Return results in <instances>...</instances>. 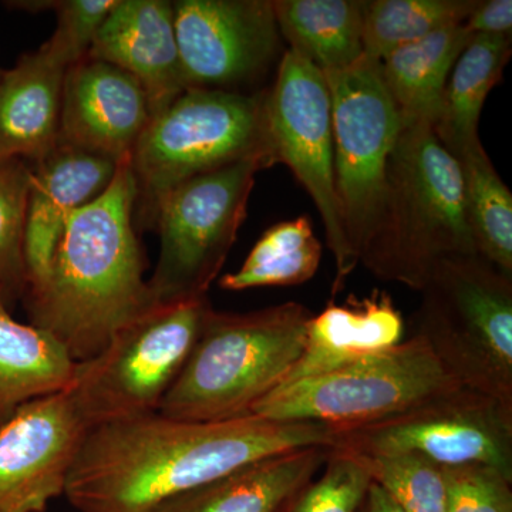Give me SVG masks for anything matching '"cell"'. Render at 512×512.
Listing matches in <instances>:
<instances>
[{
	"label": "cell",
	"mask_w": 512,
	"mask_h": 512,
	"mask_svg": "<svg viewBox=\"0 0 512 512\" xmlns=\"http://www.w3.org/2000/svg\"><path fill=\"white\" fill-rule=\"evenodd\" d=\"M333 448L417 453L441 467L485 464L512 480V409L457 386L390 419L340 431Z\"/></svg>",
	"instance_id": "obj_12"
},
{
	"label": "cell",
	"mask_w": 512,
	"mask_h": 512,
	"mask_svg": "<svg viewBox=\"0 0 512 512\" xmlns=\"http://www.w3.org/2000/svg\"><path fill=\"white\" fill-rule=\"evenodd\" d=\"M271 165L266 157L247 158L191 178L158 201L151 224L160 254L148 281L157 305L207 296L247 217L256 174Z\"/></svg>",
	"instance_id": "obj_9"
},
{
	"label": "cell",
	"mask_w": 512,
	"mask_h": 512,
	"mask_svg": "<svg viewBox=\"0 0 512 512\" xmlns=\"http://www.w3.org/2000/svg\"><path fill=\"white\" fill-rule=\"evenodd\" d=\"M322 242L306 215L278 222L256 241L238 271L221 276L225 291L295 286L311 281L322 261Z\"/></svg>",
	"instance_id": "obj_26"
},
{
	"label": "cell",
	"mask_w": 512,
	"mask_h": 512,
	"mask_svg": "<svg viewBox=\"0 0 512 512\" xmlns=\"http://www.w3.org/2000/svg\"><path fill=\"white\" fill-rule=\"evenodd\" d=\"M136 201L127 157L109 187L67 221L45 279L25 293L32 325L62 343L74 362L97 355L157 305L144 278Z\"/></svg>",
	"instance_id": "obj_2"
},
{
	"label": "cell",
	"mask_w": 512,
	"mask_h": 512,
	"mask_svg": "<svg viewBox=\"0 0 512 512\" xmlns=\"http://www.w3.org/2000/svg\"><path fill=\"white\" fill-rule=\"evenodd\" d=\"M478 0H372L363 19V55L377 62L448 26L463 25Z\"/></svg>",
	"instance_id": "obj_27"
},
{
	"label": "cell",
	"mask_w": 512,
	"mask_h": 512,
	"mask_svg": "<svg viewBox=\"0 0 512 512\" xmlns=\"http://www.w3.org/2000/svg\"><path fill=\"white\" fill-rule=\"evenodd\" d=\"M306 447L261 458L178 495L153 512H286L329 456Z\"/></svg>",
	"instance_id": "obj_20"
},
{
	"label": "cell",
	"mask_w": 512,
	"mask_h": 512,
	"mask_svg": "<svg viewBox=\"0 0 512 512\" xmlns=\"http://www.w3.org/2000/svg\"><path fill=\"white\" fill-rule=\"evenodd\" d=\"M457 386L424 339L413 335L339 369L281 384L251 414L346 431L390 419Z\"/></svg>",
	"instance_id": "obj_8"
},
{
	"label": "cell",
	"mask_w": 512,
	"mask_h": 512,
	"mask_svg": "<svg viewBox=\"0 0 512 512\" xmlns=\"http://www.w3.org/2000/svg\"><path fill=\"white\" fill-rule=\"evenodd\" d=\"M211 308L207 296L161 303L76 362L66 392L89 430L158 413Z\"/></svg>",
	"instance_id": "obj_7"
},
{
	"label": "cell",
	"mask_w": 512,
	"mask_h": 512,
	"mask_svg": "<svg viewBox=\"0 0 512 512\" xmlns=\"http://www.w3.org/2000/svg\"><path fill=\"white\" fill-rule=\"evenodd\" d=\"M150 120L146 92L119 67L86 55L67 69L57 143L119 164Z\"/></svg>",
	"instance_id": "obj_15"
},
{
	"label": "cell",
	"mask_w": 512,
	"mask_h": 512,
	"mask_svg": "<svg viewBox=\"0 0 512 512\" xmlns=\"http://www.w3.org/2000/svg\"><path fill=\"white\" fill-rule=\"evenodd\" d=\"M3 73H5V70L0 69V79H2Z\"/></svg>",
	"instance_id": "obj_35"
},
{
	"label": "cell",
	"mask_w": 512,
	"mask_h": 512,
	"mask_svg": "<svg viewBox=\"0 0 512 512\" xmlns=\"http://www.w3.org/2000/svg\"><path fill=\"white\" fill-rule=\"evenodd\" d=\"M323 76L332 104L336 198L346 242L359 265L382 222L387 171L402 119L377 60L363 55Z\"/></svg>",
	"instance_id": "obj_10"
},
{
	"label": "cell",
	"mask_w": 512,
	"mask_h": 512,
	"mask_svg": "<svg viewBox=\"0 0 512 512\" xmlns=\"http://www.w3.org/2000/svg\"><path fill=\"white\" fill-rule=\"evenodd\" d=\"M511 45V36L473 35L454 64L433 127L440 143L454 157L477 140L481 111L503 77Z\"/></svg>",
	"instance_id": "obj_24"
},
{
	"label": "cell",
	"mask_w": 512,
	"mask_h": 512,
	"mask_svg": "<svg viewBox=\"0 0 512 512\" xmlns=\"http://www.w3.org/2000/svg\"><path fill=\"white\" fill-rule=\"evenodd\" d=\"M0 296H2V293H0Z\"/></svg>",
	"instance_id": "obj_36"
},
{
	"label": "cell",
	"mask_w": 512,
	"mask_h": 512,
	"mask_svg": "<svg viewBox=\"0 0 512 512\" xmlns=\"http://www.w3.org/2000/svg\"><path fill=\"white\" fill-rule=\"evenodd\" d=\"M446 512H512V480L485 464L443 467Z\"/></svg>",
	"instance_id": "obj_31"
},
{
	"label": "cell",
	"mask_w": 512,
	"mask_h": 512,
	"mask_svg": "<svg viewBox=\"0 0 512 512\" xmlns=\"http://www.w3.org/2000/svg\"><path fill=\"white\" fill-rule=\"evenodd\" d=\"M463 25L448 26L394 50L380 60V73L403 126L434 127L451 70L471 39Z\"/></svg>",
	"instance_id": "obj_21"
},
{
	"label": "cell",
	"mask_w": 512,
	"mask_h": 512,
	"mask_svg": "<svg viewBox=\"0 0 512 512\" xmlns=\"http://www.w3.org/2000/svg\"><path fill=\"white\" fill-rule=\"evenodd\" d=\"M464 28L470 35L511 36V0H478Z\"/></svg>",
	"instance_id": "obj_33"
},
{
	"label": "cell",
	"mask_w": 512,
	"mask_h": 512,
	"mask_svg": "<svg viewBox=\"0 0 512 512\" xmlns=\"http://www.w3.org/2000/svg\"><path fill=\"white\" fill-rule=\"evenodd\" d=\"M322 476L299 493L286 512H357L372 478L359 458L340 448H330Z\"/></svg>",
	"instance_id": "obj_30"
},
{
	"label": "cell",
	"mask_w": 512,
	"mask_h": 512,
	"mask_svg": "<svg viewBox=\"0 0 512 512\" xmlns=\"http://www.w3.org/2000/svg\"><path fill=\"white\" fill-rule=\"evenodd\" d=\"M473 254L457 158L429 124H402L387 171L382 222L360 264L383 281L420 292L440 261Z\"/></svg>",
	"instance_id": "obj_4"
},
{
	"label": "cell",
	"mask_w": 512,
	"mask_h": 512,
	"mask_svg": "<svg viewBox=\"0 0 512 512\" xmlns=\"http://www.w3.org/2000/svg\"><path fill=\"white\" fill-rule=\"evenodd\" d=\"M89 431L66 390L20 407L0 427V512H45L64 495Z\"/></svg>",
	"instance_id": "obj_14"
},
{
	"label": "cell",
	"mask_w": 512,
	"mask_h": 512,
	"mask_svg": "<svg viewBox=\"0 0 512 512\" xmlns=\"http://www.w3.org/2000/svg\"><path fill=\"white\" fill-rule=\"evenodd\" d=\"M87 55L136 79L151 117L187 90L175 36L173 2L119 0L94 36Z\"/></svg>",
	"instance_id": "obj_16"
},
{
	"label": "cell",
	"mask_w": 512,
	"mask_h": 512,
	"mask_svg": "<svg viewBox=\"0 0 512 512\" xmlns=\"http://www.w3.org/2000/svg\"><path fill=\"white\" fill-rule=\"evenodd\" d=\"M279 33L292 52L322 74L339 72L363 56L362 0H275Z\"/></svg>",
	"instance_id": "obj_23"
},
{
	"label": "cell",
	"mask_w": 512,
	"mask_h": 512,
	"mask_svg": "<svg viewBox=\"0 0 512 512\" xmlns=\"http://www.w3.org/2000/svg\"><path fill=\"white\" fill-rule=\"evenodd\" d=\"M403 336L402 312L387 292L375 289L365 298L350 296L340 305L329 302L309 318L301 356L282 384L322 375L392 349L403 342Z\"/></svg>",
	"instance_id": "obj_19"
},
{
	"label": "cell",
	"mask_w": 512,
	"mask_h": 512,
	"mask_svg": "<svg viewBox=\"0 0 512 512\" xmlns=\"http://www.w3.org/2000/svg\"><path fill=\"white\" fill-rule=\"evenodd\" d=\"M357 512H404L389 494L382 487L373 483L370 484L369 490L362 505Z\"/></svg>",
	"instance_id": "obj_34"
},
{
	"label": "cell",
	"mask_w": 512,
	"mask_h": 512,
	"mask_svg": "<svg viewBox=\"0 0 512 512\" xmlns=\"http://www.w3.org/2000/svg\"><path fill=\"white\" fill-rule=\"evenodd\" d=\"M265 97L264 92L187 89L151 117L130 157L143 222H153L158 201L191 178L252 157L275 164L266 136Z\"/></svg>",
	"instance_id": "obj_6"
},
{
	"label": "cell",
	"mask_w": 512,
	"mask_h": 512,
	"mask_svg": "<svg viewBox=\"0 0 512 512\" xmlns=\"http://www.w3.org/2000/svg\"><path fill=\"white\" fill-rule=\"evenodd\" d=\"M340 431L315 421L245 416L187 421L156 413L94 427L67 477L80 512H153L237 468L306 447L333 448Z\"/></svg>",
	"instance_id": "obj_1"
},
{
	"label": "cell",
	"mask_w": 512,
	"mask_h": 512,
	"mask_svg": "<svg viewBox=\"0 0 512 512\" xmlns=\"http://www.w3.org/2000/svg\"><path fill=\"white\" fill-rule=\"evenodd\" d=\"M70 63L50 45L25 53L0 79V160L36 163L59 141L64 76Z\"/></svg>",
	"instance_id": "obj_18"
},
{
	"label": "cell",
	"mask_w": 512,
	"mask_h": 512,
	"mask_svg": "<svg viewBox=\"0 0 512 512\" xmlns=\"http://www.w3.org/2000/svg\"><path fill=\"white\" fill-rule=\"evenodd\" d=\"M30 165L25 232L28 289L45 279L67 221L109 187L117 170V163L109 158L60 143Z\"/></svg>",
	"instance_id": "obj_17"
},
{
	"label": "cell",
	"mask_w": 512,
	"mask_h": 512,
	"mask_svg": "<svg viewBox=\"0 0 512 512\" xmlns=\"http://www.w3.org/2000/svg\"><path fill=\"white\" fill-rule=\"evenodd\" d=\"M420 293L414 335L454 382L512 409V276L477 254L448 256Z\"/></svg>",
	"instance_id": "obj_5"
},
{
	"label": "cell",
	"mask_w": 512,
	"mask_h": 512,
	"mask_svg": "<svg viewBox=\"0 0 512 512\" xmlns=\"http://www.w3.org/2000/svg\"><path fill=\"white\" fill-rule=\"evenodd\" d=\"M353 454L404 512H446L443 467L430 458L417 453Z\"/></svg>",
	"instance_id": "obj_29"
},
{
	"label": "cell",
	"mask_w": 512,
	"mask_h": 512,
	"mask_svg": "<svg viewBox=\"0 0 512 512\" xmlns=\"http://www.w3.org/2000/svg\"><path fill=\"white\" fill-rule=\"evenodd\" d=\"M30 174L28 161L0 160V293L6 303L28 289L25 232Z\"/></svg>",
	"instance_id": "obj_28"
},
{
	"label": "cell",
	"mask_w": 512,
	"mask_h": 512,
	"mask_svg": "<svg viewBox=\"0 0 512 512\" xmlns=\"http://www.w3.org/2000/svg\"><path fill=\"white\" fill-rule=\"evenodd\" d=\"M173 9L187 89L231 92L274 60L281 33L271 0H178Z\"/></svg>",
	"instance_id": "obj_13"
},
{
	"label": "cell",
	"mask_w": 512,
	"mask_h": 512,
	"mask_svg": "<svg viewBox=\"0 0 512 512\" xmlns=\"http://www.w3.org/2000/svg\"><path fill=\"white\" fill-rule=\"evenodd\" d=\"M119 0H60L50 2L57 15L55 33L49 42L70 64L89 53L94 36Z\"/></svg>",
	"instance_id": "obj_32"
},
{
	"label": "cell",
	"mask_w": 512,
	"mask_h": 512,
	"mask_svg": "<svg viewBox=\"0 0 512 512\" xmlns=\"http://www.w3.org/2000/svg\"><path fill=\"white\" fill-rule=\"evenodd\" d=\"M463 177L464 215L476 254L512 276V194L480 138L456 156Z\"/></svg>",
	"instance_id": "obj_25"
},
{
	"label": "cell",
	"mask_w": 512,
	"mask_h": 512,
	"mask_svg": "<svg viewBox=\"0 0 512 512\" xmlns=\"http://www.w3.org/2000/svg\"><path fill=\"white\" fill-rule=\"evenodd\" d=\"M74 367L62 343L13 319L0 296V427L26 403L66 390Z\"/></svg>",
	"instance_id": "obj_22"
},
{
	"label": "cell",
	"mask_w": 512,
	"mask_h": 512,
	"mask_svg": "<svg viewBox=\"0 0 512 512\" xmlns=\"http://www.w3.org/2000/svg\"><path fill=\"white\" fill-rule=\"evenodd\" d=\"M311 316L296 302L249 313L211 308L158 413L187 421L251 416L298 362Z\"/></svg>",
	"instance_id": "obj_3"
},
{
	"label": "cell",
	"mask_w": 512,
	"mask_h": 512,
	"mask_svg": "<svg viewBox=\"0 0 512 512\" xmlns=\"http://www.w3.org/2000/svg\"><path fill=\"white\" fill-rule=\"evenodd\" d=\"M265 127L274 163L285 164L318 208L335 259L332 296L345 288L357 262L346 242L333 173L332 104L325 76L288 50L265 97Z\"/></svg>",
	"instance_id": "obj_11"
}]
</instances>
